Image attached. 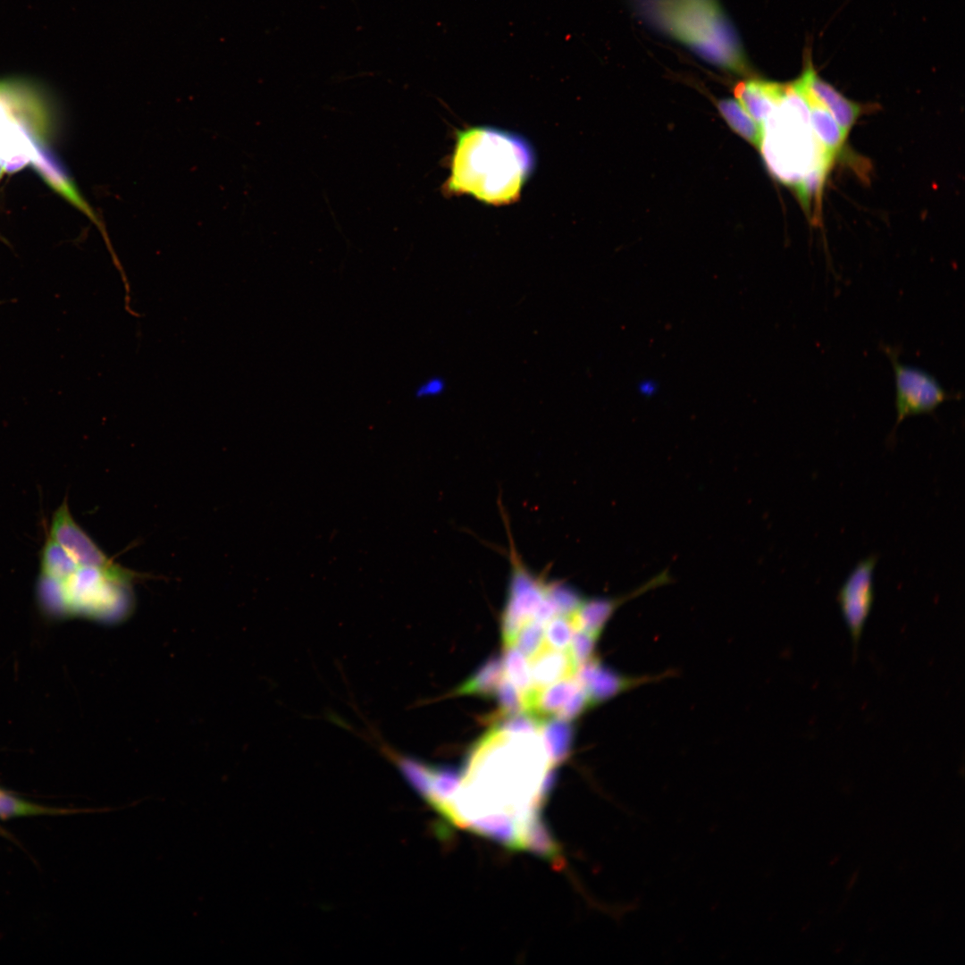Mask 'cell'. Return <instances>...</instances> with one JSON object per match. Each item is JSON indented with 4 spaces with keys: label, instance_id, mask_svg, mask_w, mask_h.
<instances>
[{
    "label": "cell",
    "instance_id": "cell-1",
    "mask_svg": "<svg viewBox=\"0 0 965 965\" xmlns=\"http://www.w3.org/2000/svg\"><path fill=\"white\" fill-rule=\"evenodd\" d=\"M534 164L533 148L521 136L489 126L467 128L457 133L444 191L494 206L510 204Z\"/></svg>",
    "mask_w": 965,
    "mask_h": 965
},
{
    "label": "cell",
    "instance_id": "cell-2",
    "mask_svg": "<svg viewBox=\"0 0 965 965\" xmlns=\"http://www.w3.org/2000/svg\"><path fill=\"white\" fill-rule=\"evenodd\" d=\"M649 18L707 62L743 74L747 64L736 35L715 0H642Z\"/></svg>",
    "mask_w": 965,
    "mask_h": 965
},
{
    "label": "cell",
    "instance_id": "cell-3",
    "mask_svg": "<svg viewBox=\"0 0 965 965\" xmlns=\"http://www.w3.org/2000/svg\"><path fill=\"white\" fill-rule=\"evenodd\" d=\"M763 137L759 151L769 171L778 180L795 186L823 158L811 157L815 143L809 121V109L795 81L786 85L785 93L761 125Z\"/></svg>",
    "mask_w": 965,
    "mask_h": 965
},
{
    "label": "cell",
    "instance_id": "cell-4",
    "mask_svg": "<svg viewBox=\"0 0 965 965\" xmlns=\"http://www.w3.org/2000/svg\"><path fill=\"white\" fill-rule=\"evenodd\" d=\"M37 92L16 80H0V157L5 172L32 161L39 143L32 114L39 113Z\"/></svg>",
    "mask_w": 965,
    "mask_h": 965
},
{
    "label": "cell",
    "instance_id": "cell-5",
    "mask_svg": "<svg viewBox=\"0 0 965 965\" xmlns=\"http://www.w3.org/2000/svg\"><path fill=\"white\" fill-rule=\"evenodd\" d=\"M881 349L889 358L894 373V431L905 418L932 414L944 402L958 398L957 393L945 390L929 373L900 361V348L881 345Z\"/></svg>",
    "mask_w": 965,
    "mask_h": 965
},
{
    "label": "cell",
    "instance_id": "cell-6",
    "mask_svg": "<svg viewBox=\"0 0 965 965\" xmlns=\"http://www.w3.org/2000/svg\"><path fill=\"white\" fill-rule=\"evenodd\" d=\"M50 537L57 541L80 566L96 568L113 581L123 584L137 576L136 573L113 563L105 555L73 519L66 500L54 514Z\"/></svg>",
    "mask_w": 965,
    "mask_h": 965
},
{
    "label": "cell",
    "instance_id": "cell-7",
    "mask_svg": "<svg viewBox=\"0 0 965 965\" xmlns=\"http://www.w3.org/2000/svg\"><path fill=\"white\" fill-rule=\"evenodd\" d=\"M877 561V554H870L860 559L848 575L837 593L836 600L854 652L857 651L873 607L874 573Z\"/></svg>",
    "mask_w": 965,
    "mask_h": 965
},
{
    "label": "cell",
    "instance_id": "cell-8",
    "mask_svg": "<svg viewBox=\"0 0 965 965\" xmlns=\"http://www.w3.org/2000/svg\"><path fill=\"white\" fill-rule=\"evenodd\" d=\"M117 584L123 583L113 581L96 568L80 566L63 583L69 613L106 616L113 612L118 601Z\"/></svg>",
    "mask_w": 965,
    "mask_h": 965
},
{
    "label": "cell",
    "instance_id": "cell-9",
    "mask_svg": "<svg viewBox=\"0 0 965 965\" xmlns=\"http://www.w3.org/2000/svg\"><path fill=\"white\" fill-rule=\"evenodd\" d=\"M798 81L807 94L830 113L841 129L848 135L862 113V107L822 80L810 64L807 66Z\"/></svg>",
    "mask_w": 965,
    "mask_h": 965
},
{
    "label": "cell",
    "instance_id": "cell-10",
    "mask_svg": "<svg viewBox=\"0 0 965 965\" xmlns=\"http://www.w3.org/2000/svg\"><path fill=\"white\" fill-rule=\"evenodd\" d=\"M809 109V121L811 133L820 155L833 164L836 155L842 151L847 134L841 129L830 113L813 99L795 80Z\"/></svg>",
    "mask_w": 965,
    "mask_h": 965
},
{
    "label": "cell",
    "instance_id": "cell-11",
    "mask_svg": "<svg viewBox=\"0 0 965 965\" xmlns=\"http://www.w3.org/2000/svg\"><path fill=\"white\" fill-rule=\"evenodd\" d=\"M786 85L759 79L741 81L734 88L736 100L760 125L782 100Z\"/></svg>",
    "mask_w": 965,
    "mask_h": 965
},
{
    "label": "cell",
    "instance_id": "cell-12",
    "mask_svg": "<svg viewBox=\"0 0 965 965\" xmlns=\"http://www.w3.org/2000/svg\"><path fill=\"white\" fill-rule=\"evenodd\" d=\"M528 660L533 688L536 690L573 676L576 669L567 650H557L546 645Z\"/></svg>",
    "mask_w": 965,
    "mask_h": 965
},
{
    "label": "cell",
    "instance_id": "cell-13",
    "mask_svg": "<svg viewBox=\"0 0 965 965\" xmlns=\"http://www.w3.org/2000/svg\"><path fill=\"white\" fill-rule=\"evenodd\" d=\"M505 677L503 659L498 655L489 658L470 677L455 691V695H476L483 698L494 697L496 691Z\"/></svg>",
    "mask_w": 965,
    "mask_h": 965
},
{
    "label": "cell",
    "instance_id": "cell-14",
    "mask_svg": "<svg viewBox=\"0 0 965 965\" xmlns=\"http://www.w3.org/2000/svg\"><path fill=\"white\" fill-rule=\"evenodd\" d=\"M31 163L35 164L42 175L48 180L50 184L55 187L58 192L63 194V197L71 201L76 207L91 218L96 224L100 226V222L96 219L92 209L81 197L71 180L58 168V166L56 167L55 165L51 159H49L44 151H42L40 146L38 147L36 155Z\"/></svg>",
    "mask_w": 965,
    "mask_h": 965
},
{
    "label": "cell",
    "instance_id": "cell-15",
    "mask_svg": "<svg viewBox=\"0 0 965 965\" xmlns=\"http://www.w3.org/2000/svg\"><path fill=\"white\" fill-rule=\"evenodd\" d=\"M540 734L550 763L557 767L572 750L575 729L571 721L556 717L543 722Z\"/></svg>",
    "mask_w": 965,
    "mask_h": 965
},
{
    "label": "cell",
    "instance_id": "cell-16",
    "mask_svg": "<svg viewBox=\"0 0 965 965\" xmlns=\"http://www.w3.org/2000/svg\"><path fill=\"white\" fill-rule=\"evenodd\" d=\"M623 599H587L573 616L575 629L599 638L602 629Z\"/></svg>",
    "mask_w": 965,
    "mask_h": 965
},
{
    "label": "cell",
    "instance_id": "cell-17",
    "mask_svg": "<svg viewBox=\"0 0 965 965\" xmlns=\"http://www.w3.org/2000/svg\"><path fill=\"white\" fill-rule=\"evenodd\" d=\"M717 106L729 127L759 150L763 137L762 126L743 105L736 99L726 98L719 100Z\"/></svg>",
    "mask_w": 965,
    "mask_h": 965
},
{
    "label": "cell",
    "instance_id": "cell-18",
    "mask_svg": "<svg viewBox=\"0 0 965 965\" xmlns=\"http://www.w3.org/2000/svg\"><path fill=\"white\" fill-rule=\"evenodd\" d=\"M80 568L71 556L51 537L46 541L41 557L42 575L64 583Z\"/></svg>",
    "mask_w": 965,
    "mask_h": 965
},
{
    "label": "cell",
    "instance_id": "cell-19",
    "mask_svg": "<svg viewBox=\"0 0 965 965\" xmlns=\"http://www.w3.org/2000/svg\"><path fill=\"white\" fill-rule=\"evenodd\" d=\"M628 685L629 684L626 679H624L615 672L604 667L599 663L590 681L583 689L589 695L592 706H594L601 701H607L616 693L620 692Z\"/></svg>",
    "mask_w": 965,
    "mask_h": 965
},
{
    "label": "cell",
    "instance_id": "cell-20",
    "mask_svg": "<svg viewBox=\"0 0 965 965\" xmlns=\"http://www.w3.org/2000/svg\"><path fill=\"white\" fill-rule=\"evenodd\" d=\"M505 676L523 697L533 690L528 659L515 646H506L502 657Z\"/></svg>",
    "mask_w": 965,
    "mask_h": 965
},
{
    "label": "cell",
    "instance_id": "cell-21",
    "mask_svg": "<svg viewBox=\"0 0 965 965\" xmlns=\"http://www.w3.org/2000/svg\"><path fill=\"white\" fill-rule=\"evenodd\" d=\"M58 812L64 810L38 805L0 789V819Z\"/></svg>",
    "mask_w": 965,
    "mask_h": 965
},
{
    "label": "cell",
    "instance_id": "cell-22",
    "mask_svg": "<svg viewBox=\"0 0 965 965\" xmlns=\"http://www.w3.org/2000/svg\"><path fill=\"white\" fill-rule=\"evenodd\" d=\"M574 614L566 616L558 613L544 625L546 646L563 650L568 649L575 629Z\"/></svg>",
    "mask_w": 965,
    "mask_h": 965
},
{
    "label": "cell",
    "instance_id": "cell-23",
    "mask_svg": "<svg viewBox=\"0 0 965 965\" xmlns=\"http://www.w3.org/2000/svg\"><path fill=\"white\" fill-rule=\"evenodd\" d=\"M492 722H496L494 730L503 734H540L544 720L533 713L524 711L494 719Z\"/></svg>",
    "mask_w": 965,
    "mask_h": 965
},
{
    "label": "cell",
    "instance_id": "cell-24",
    "mask_svg": "<svg viewBox=\"0 0 965 965\" xmlns=\"http://www.w3.org/2000/svg\"><path fill=\"white\" fill-rule=\"evenodd\" d=\"M514 645L530 659L545 645L544 624L528 619L521 627Z\"/></svg>",
    "mask_w": 965,
    "mask_h": 965
},
{
    "label": "cell",
    "instance_id": "cell-25",
    "mask_svg": "<svg viewBox=\"0 0 965 965\" xmlns=\"http://www.w3.org/2000/svg\"><path fill=\"white\" fill-rule=\"evenodd\" d=\"M494 697L499 704V711L492 720L525 711L522 693L506 676L499 684Z\"/></svg>",
    "mask_w": 965,
    "mask_h": 965
},
{
    "label": "cell",
    "instance_id": "cell-26",
    "mask_svg": "<svg viewBox=\"0 0 965 965\" xmlns=\"http://www.w3.org/2000/svg\"><path fill=\"white\" fill-rule=\"evenodd\" d=\"M39 593L45 608L51 613L70 614L63 583L43 575Z\"/></svg>",
    "mask_w": 965,
    "mask_h": 965
},
{
    "label": "cell",
    "instance_id": "cell-27",
    "mask_svg": "<svg viewBox=\"0 0 965 965\" xmlns=\"http://www.w3.org/2000/svg\"><path fill=\"white\" fill-rule=\"evenodd\" d=\"M596 641L592 634L575 629L567 651L575 667L593 657Z\"/></svg>",
    "mask_w": 965,
    "mask_h": 965
},
{
    "label": "cell",
    "instance_id": "cell-28",
    "mask_svg": "<svg viewBox=\"0 0 965 965\" xmlns=\"http://www.w3.org/2000/svg\"><path fill=\"white\" fill-rule=\"evenodd\" d=\"M591 707L592 706L587 692L580 686L559 709L556 717L572 721L582 715L587 708Z\"/></svg>",
    "mask_w": 965,
    "mask_h": 965
},
{
    "label": "cell",
    "instance_id": "cell-29",
    "mask_svg": "<svg viewBox=\"0 0 965 965\" xmlns=\"http://www.w3.org/2000/svg\"><path fill=\"white\" fill-rule=\"evenodd\" d=\"M447 389L444 378L434 375L423 381L415 389V394L419 399L435 398L442 395Z\"/></svg>",
    "mask_w": 965,
    "mask_h": 965
},
{
    "label": "cell",
    "instance_id": "cell-30",
    "mask_svg": "<svg viewBox=\"0 0 965 965\" xmlns=\"http://www.w3.org/2000/svg\"><path fill=\"white\" fill-rule=\"evenodd\" d=\"M659 385L656 381L652 379H643L637 384V390L640 395L646 398H651L657 394Z\"/></svg>",
    "mask_w": 965,
    "mask_h": 965
},
{
    "label": "cell",
    "instance_id": "cell-31",
    "mask_svg": "<svg viewBox=\"0 0 965 965\" xmlns=\"http://www.w3.org/2000/svg\"><path fill=\"white\" fill-rule=\"evenodd\" d=\"M4 172H5V171H4V164H3V163H2V160H1V157H0V179H1V177H2V175H3V173H4Z\"/></svg>",
    "mask_w": 965,
    "mask_h": 965
},
{
    "label": "cell",
    "instance_id": "cell-32",
    "mask_svg": "<svg viewBox=\"0 0 965 965\" xmlns=\"http://www.w3.org/2000/svg\"><path fill=\"white\" fill-rule=\"evenodd\" d=\"M0 305H1V302H0Z\"/></svg>",
    "mask_w": 965,
    "mask_h": 965
}]
</instances>
